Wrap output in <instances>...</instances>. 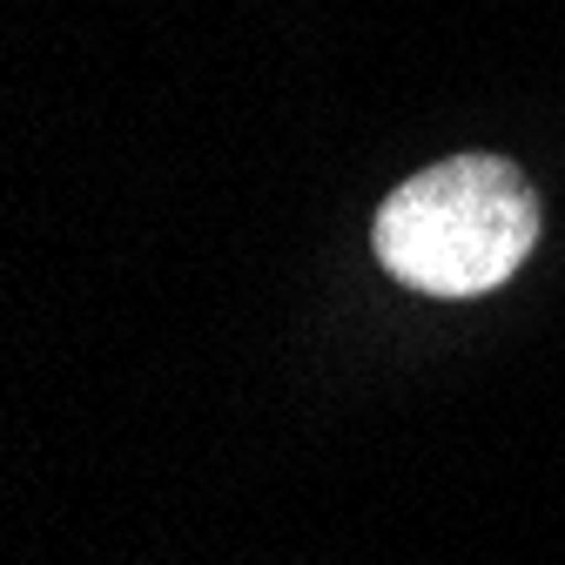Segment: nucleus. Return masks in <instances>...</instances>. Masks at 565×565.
<instances>
[{"label": "nucleus", "instance_id": "f257e3e1", "mask_svg": "<svg viewBox=\"0 0 565 565\" xmlns=\"http://www.w3.org/2000/svg\"><path fill=\"white\" fill-rule=\"evenodd\" d=\"M539 189L505 156H445L397 182L371 223L377 263L424 297H484L532 256Z\"/></svg>", "mask_w": 565, "mask_h": 565}]
</instances>
